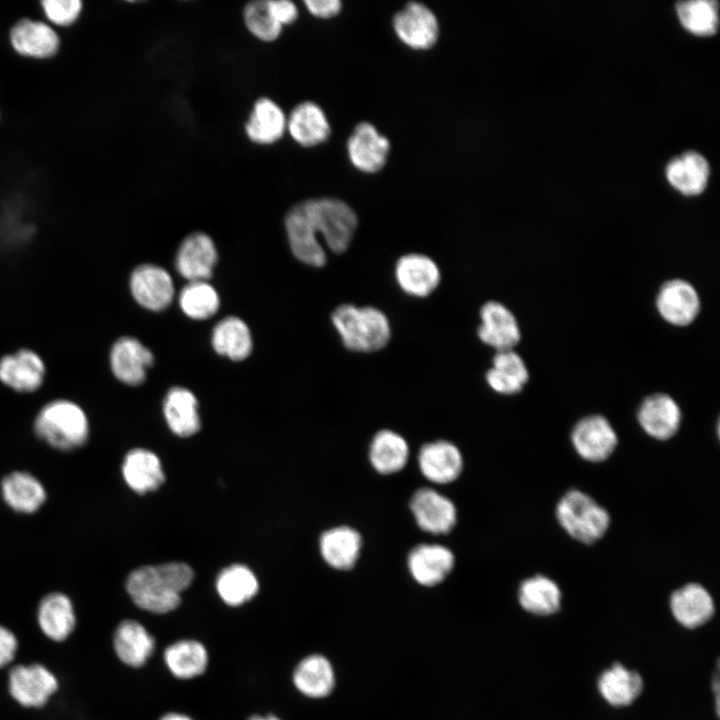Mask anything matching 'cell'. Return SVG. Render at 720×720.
I'll list each match as a JSON object with an SVG mask.
<instances>
[{"instance_id":"30bf717a","label":"cell","mask_w":720,"mask_h":720,"mask_svg":"<svg viewBox=\"0 0 720 720\" xmlns=\"http://www.w3.org/2000/svg\"><path fill=\"white\" fill-rule=\"evenodd\" d=\"M393 27L407 46L428 49L438 39L439 25L434 13L424 4L409 2L393 18Z\"/></svg>"},{"instance_id":"ac0fdd59","label":"cell","mask_w":720,"mask_h":720,"mask_svg":"<svg viewBox=\"0 0 720 720\" xmlns=\"http://www.w3.org/2000/svg\"><path fill=\"white\" fill-rule=\"evenodd\" d=\"M287 115L273 99L263 96L255 100L244 123V132L250 142L273 145L286 132Z\"/></svg>"},{"instance_id":"ee69618b","label":"cell","mask_w":720,"mask_h":720,"mask_svg":"<svg viewBox=\"0 0 720 720\" xmlns=\"http://www.w3.org/2000/svg\"><path fill=\"white\" fill-rule=\"evenodd\" d=\"M270 12L283 28L294 23L299 15L296 4L289 0H268Z\"/></svg>"},{"instance_id":"c3c4849f","label":"cell","mask_w":720,"mask_h":720,"mask_svg":"<svg viewBox=\"0 0 720 720\" xmlns=\"http://www.w3.org/2000/svg\"><path fill=\"white\" fill-rule=\"evenodd\" d=\"M249 720H280V719L274 715H268L266 717L255 715V716H252L251 718H249Z\"/></svg>"},{"instance_id":"ffe728a7","label":"cell","mask_w":720,"mask_h":720,"mask_svg":"<svg viewBox=\"0 0 720 720\" xmlns=\"http://www.w3.org/2000/svg\"><path fill=\"white\" fill-rule=\"evenodd\" d=\"M9 38L18 54L37 59L54 56L60 46L59 36L51 26L28 18L14 24Z\"/></svg>"},{"instance_id":"f35d334b","label":"cell","mask_w":720,"mask_h":720,"mask_svg":"<svg viewBox=\"0 0 720 720\" xmlns=\"http://www.w3.org/2000/svg\"><path fill=\"white\" fill-rule=\"evenodd\" d=\"M221 599L229 606H239L252 599L258 592V581L246 566L236 564L222 570L216 581Z\"/></svg>"},{"instance_id":"b9f144b4","label":"cell","mask_w":720,"mask_h":720,"mask_svg":"<svg viewBox=\"0 0 720 720\" xmlns=\"http://www.w3.org/2000/svg\"><path fill=\"white\" fill-rule=\"evenodd\" d=\"M242 19L247 31L262 42L276 41L283 28L272 16L268 0H254L245 4Z\"/></svg>"},{"instance_id":"7bdbcfd3","label":"cell","mask_w":720,"mask_h":720,"mask_svg":"<svg viewBox=\"0 0 720 720\" xmlns=\"http://www.w3.org/2000/svg\"><path fill=\"white\" fill-rule=\"evenodd\" d=\"M41 6L47 19L59 26L74 23L82 10L80 0H44Z\"/></svg>"},{"instance_id":"4316f807","label":"cell","mask_w":720,"mask_h":720,"mask_svg":"<svg viewBox=\"0 0 720 720\" xmlns=\"http://www.w3.org/2000/svg\"><path fill=\"white\" fill-rule=\"evenodd\" d=\"M122 475L127 485L139 494L158 489L165 480L157 455L142 448L132 449L126 454Z\"/></svg>"},{"instance_id":"1f68e13d","label":"cell","mask_w":720,"mask_h":720,"mask_svg":"<svg viewBox=\"0 0 720 720\" xmlns=\"http://www.w3.org/2000/svg\"><path fill=\"white\" fill-rule=\"evenodd\" d=\"M528 380V369L521 356L513 350L497 351L493 366L486 373L488 385L504 395L519 393Z\"/></svg>"},{"instance_id":"484cf974","label":"cell","mask_w":720,"mask_h":720,"mask_svg":"<svg viewBox=\"0 0 720 720\" xmlns=\"http://www.w3.org/2000/svg\"><path fill=\"white\" fill-rule=\"evenodd\" d=\"M597 688L607 703L624 707L639 697L643 690V679L637 671L628 669L621 663H614L600 674Z\"/></svg>"},{"instance_id":"603a6c76","label":"cell","mask_w":720,"mask_h":720,"mask_svg":"<svg viewBox=\"0 0 720 720\" xmlns=\"http://www.w3.org/2000/svg\"><path fill=\"white\" fill-rule=\"evenodd\" d=\"M670 609L679 624L694 629L712 618L715 605L712 596L702 585L689 583L672 593Z\"/></svg>"},{"instance_id":"5b68a950","label":"cell","mask_w":720,"mask_h":720,"mask_svg":"<svg viewBox=\"0 0 720 720\" xmlns=\"http://www.w3.org/2000/svg\"><path fill=\"white\" fill-rule=\"evenodd\" d=\"M561 527L575 540L592 544L606 533L610 516L592 497L579 490L568 491L556 506Z\"/></svg>"},{"instance_id":"8fae6325","label":"cell","mask_w":720,"mask_h":720,"mask_svg":"<svg viewBox=\"0 0 720 720\" xmlns=\"http://www.w3.org/2000/svg\"><path fill=\"white\" fill-rule=\"evenodd\" d=\"M55 676L40 664L18 665L9 674V691L25 707L43 706L57 689Z\"/></svg>"},{"instance_id":"4fadbf2b","label":"cell","mask_w":720,"mask_h":720,"mask_svg":"<svg viewBox=\"0 0 720 720\" xmlns=\"http://www.w3.org/2000/svg\"><path fill=\"white\" fill-rule=\"evenodd\" d=\"M109 360L112 373L120 382L137 386L145 381L154 356L138 339L123 336L112 345Z\"/></svg>"},{"instance_id":"f546056e","label":"cell","mask_w":720,"mask_h":720,"mask_svg":"<svg viewBox=\"0 0 720 720\" xmlns=\"http://www.w3.org/2000/svg\"><path fill=\"white\" fill-rule=\"evenodd\" d=\"M197 399L186 388H171L163 402V413L173 433L180 437H189L200 429Z\"/></svg>"},{"instance_id":"5bb4252c","label":"cell","mask_w":720,"mask_h":720,"mask_svg":"<svg viewBox=\"0 0 720 720\" xmlns=\"http://www.w3.org/2000/svg\"><path fill=\"white\" fill-rule=\"evenodd\" d=\"M45 374L43 359L31 349L22 348L0 358V381L17 392L36 391Z\"/></svg>"},{"instance_id":"277c9868","label":"cell","mask_w":720,"mask_h":720,"mask_svg":"<svg viewBox=\"0 0 720 720\" xmlns=\"http://www.w3.org/2000/svg\"><path fill=\"white\" fill-rule=\"evenodd\" d=\"M332 322L351 351H377L386 346L391 336L387 317L374 307L342 304L332 313Z\"/></svg>"},{"instance_id":"8992f818","label":"cell","mask_w":720,"mask_h":720,"mask_svg":"<svg viewBox=\"0 0 720 720\" xmlns=\"http://www.w3.org/2000/svg\"><path fill=\"white\" fill-rule=\"evenodd\" d=\"M571 441L580 457L596 463L610 457L617 446L618 438L604 416L589 415L575 424Z\"/></svg>"},{"instance_id":"7dc6e473","label":"cell","mask_w":720,"mask_h":720,"mask_svg":"<svg viewBox=\"0 0 720 720\" xmlns=\"http://www.w3.org/2000/svg\"><path fill=\"white\" fill-rule=\"evenodd\" d=\"M160 720H192V719L183 714L168 713V714L164 715Z\"/></svg>"},{"instance_id":"7402d4cb","label":"cell","mask_w":720,"mask_h":720,"mask_svg":"<svg viewBox=\"0 0 720 720\" xmlns=\"http://www.w3.org/2000/svg\"><path fill=\"white\" fill-rule=\"evenodd\" d=\"M408 569L413 579L423 586L441 583L454 566V555L440 544H420L408 554Z\"/></svg>"},{"instance_id":"ab89813d","label":"cell","mask_w":720,"mask_h":720,"mask_svg":"<svg viewBox=\"0 0 720 720\" xmlns=\"http://www.w3.org/2000/svg\"><path fill=\"white\" fill-rule=\"evenodd\" d=\"M719 5L716 0H685L676 4V13L682 26L699 36L717 32Z\"/></svg>"},{"instance_id":"8d00e7d4","label":"cell","mask_w":720,"mask_h":720,"mask_svg":"<svg viewBox=\"0 0 720 720\" xmlns=\"http://www.w3.org/2000/svg\"><path fill=\"white\" fill-rule=\"evenodd\" d=\"M252 337L247 324L240 318L229 316L219 321L213 329L214 350L231 360L241 361L252 351Z\"/></svg>"},{"instance_id":"6da1fadb","label":"cell","mask_w":720,"mask_h":720,"mask_svg":"<svg viewBox=\"0 0 720 720\" xmlns=\"http://www.w3.org/2000/svg\"><path fill=\"white\" fill-rule=\"evenodd\" d=\"M284 225L294 256L307 265L321 267L327 260L322 242L333 253L345 252L357 227V217L345 202L320 197L290 207Z\"/></svg>"},{"instance_id":"d6a6232c","label":"cell","mask_w":720,"mask_h":720,"mask_svg":"<svg viewBox=\"0 0 720 720\" xmlns=\"http://www.w3.org/2000/svg\"><path fill=\"white\" fill-rule=\"evenodd\" d=\"M114 649L126 665L140 667L151 656L155 642L148 631L138 622L126 620L119 624L114 634Z\"/></svg>"},{"instance_id":"4dcf8cb0","label":"cell","mask_w":720,"mask_h":720,"mask_svg":"<svg viewBox=\"0 0 720 720\" xmlns=\"http://www.w3.org/2000/svg\"><path fill=\"white\" fill-rule=\"evenodd\" d=\"M37 617L42 632L54 641L65 640L75 626L72 602L60 592L50 593L41 600Z\"/></svg>"},{"instance_id":"e575fe53","label":"cell","mask_w":720,"mask_h":720,"mask_svg":"<svg viewBox=\"0 0 720 720\" xmlns=\"http://www.w3.org/2000/svg\"><path fill=\"white\" fill-rule=\"evenodd\" d=\"M518 600L525 611L537 616H548L559 611L562 594L552 579L535 575L520 584Z\"/></svg>"},{"instance_id":"9a60e30c","label":"cell","mask_w":720,"mask_h":720,"mask_svg":"<svg viewBox=\"0 0 720 720\" xmlns=\"http://www.w3.org/2000/svg\"><path fill=\"white\" fill-rule=\"evenodd\" d=\"M681 418L679 405L665 393H655L646 397L637 412V419L642 429L657 440L672 438L680 427Z\"/></svg>"},{"instance_id":"52a82bcc","label":"cell","mask_w":720,"mask_h":720,"mask_svg":"<svg viewBox=\"0 0 720 720\" xmlns=\"http://www.w3.org/2000/svg\"><path fill=\"white\" fill-rule=\"evenodd\" d=\"M700 298L695 287L684 279L663 283L656 296V308L667 323L684 327L690 325L700 312Z\"/></svg>"},{"instance_id":"60d3db41","label":"cell","mask_w":720,"mask_h":720,"mask_svg":"<svg viewBox=\"0 0 720 720\" xmlns=\"http://www.w3.org/2000/svg\"><path fill=\"white\" fill-rule=\"evenodd\" d=\"M179 305L188 317L204 320L217 312L220 300L216 290L207 281H193L182 288Z\"/></svg>"},{"instance_id":"83f0119b","label":"cell","mask_w":720,"mask_h":720,"mask_svg":"<svg viewBox=\"0 0 720 720\" xmlns=\"http://www.w3.org/2000/svg\"><path fill=\"white\" fill-rule=\"evenodd\" d=\"M361 546V535L348 526L331 528L320 537V552L324 561L338 570H348L355 565Z\"/></svg>"},{"instance_id":"f1b7e54d","label":"cell","mask_w":720,"mask_h":720,"mask_svg":"<svg viewBox=\"0 0 720 720\" xmlns=\"http://www.w3.org/2000/svg\"><path fill=\"white\" fill-rule=\"evenodd\" d=\"M1 494L9 507L20 513H34L46 500L43 484L25 471L6 475L1 481Z\"/></svg>"},{"instance_id":"3957f363","label":"cell","mask_w":720,"mask_h":720,"mask_svg":"<svg viewBox=\"0 0 720 720\" xmlns=\"http://www.w3.org/2000/svg\"><path fill=\"white\" fill-rule=\"evenodd\" d=\"M34 431L51 447L70 451L87 442L90 430L87 415L78 404L67 399H55L37 413Z\"/></svg>"},{"instance_id":"bcb514c9","label":"cell","mask_w":720,"mask_h":720,"mask_svg":"<svg viewBox=\"0 0 720 720\" xmlns=\"http://www.w3.org/2000/svg\"><path fill=\"white\" fill-rule=\"evenodd\" d=\"M17 650V639L7 628L0 625V667L10 663Z\"/></svg>"},{"instance_id":"ba28073f","label":"cell","mask_w":720,"mask_h":720,"mask_svg":"<svg viewBox=\"0 0 720 720\" xmlns=\"http://www.w3.org/2000/svg\"><path fill=\"white\" fill-rule=\"evenodd\" d=\"M410 509L419 528L431 534H447L457 521L454 503L431 488L416 490L410 499Z\"/></svg>"},{"instance_id":"44dd1931","label":"cell","mask_w":720,"mask_h":720,"mask_svg":"<svg viewBox=\"0 0 720 720\" xmlns=\"http://www.w3.org/2000/svg\"><path fill=\"white\" fill-rule=\"evenodd\" d=\"M669 184L685 196L702 193L709 180L710 165L699 152L688 150L672 157L665 167Z\"/></svg>"},{"instance_id":"7c38bea8","label":"cell","mask_w":720,"mask_h":720,"mask_svg":"<svg viewBox=\"0 0 720 720\" xmlns=\"http://www.w3.org/2000/svg\"><path fill=\"white\" fill-rule=\"evenodd\" d=\"M217 258L212 238L197 231L183 239L176 255L175 267L189 282L207 281L212 276Z\"/></svg>"},{"instance_id":"e0dca14e","label":"cell","mask_w":720,"mask_h":720,"mask_svg":"<svg viewBox=\"0 0 720 720\" xmlns=\"http://www.w3.org/2000/svg\"><path fill=\"white\" fill-rule=\"evenodd\" d=\"M481 325L478 337L497 351L512 350L520 339L521 332L513 313L496 301L485 303L480 310Z\"/></svg>"},{"instance_id":"f6af8a7d","label":"cell","mask_w":720,"mask_h":720,"mask_svg":"<svg viewBox=\"0 0 720 720\" xmlns=\"http://www.w3.org/2000/svg\"><path fill=\"white\" fill-rule=\"evenodd\" d=\"M304 5L309 13L318 18H330L341 10L339 0H305Z\"/></svg>"},{"instance_id":"836d02e7","label":"cell","mask_w":720,"mask_h":720,"mask_svg":"<svg viewBox=\"0 0 720 720\" xmlns=\"http://www.w3.org/2000/svg\"><path fill=\"white\" fill-rule=\"evenodd\" d=\"M295 687L305 696L322 698L328 696L335 685L331 663L322 655H309L302 659L293 673Z\"/></svg>"},{"instance_id":"7a4b0ae2","label":"cell","mask_w":720,"mask_h":720,"mask_svg":"<svg viewBox=\"0 0 720 720\" xmlns=\"http://www.w3.org/2000/svg\"><path fill=\"white\" fill-rule=\"evenodd\" d=\"M193 580V571L185 563L171 562L144 566L128 576L126 589L133 602L143 610L162 614L176 609L181 592Z\"/></svg>"},{"instance_id":"cb8c5ba5","label":"cell","mask_w":720,"mask_h":720,"mask_svg":"<svg viewBox=\"0 0 720 720\" xmlns=\"http://www.w3.org/2000/svg\"><path fill=\"white\" fill-rule=\"evenodd\" d=\"M286 131L303 147H313L325 142L330 135V125L322 108L312 101H303L287 115Z\"/></svg>"},{"instance_id":"d6986e66","label":"cell","mask_w":720,"mask_h":720,"mask_svg":"<svg viewBox=\"0 0 720 720\" xmlns=\"http://www.w3.org/2000/svg\"><path fill=\"white\" fill-rule=\"evenodd\" d=\"M418 465L422 475L436 484L455 481L462 472L463 458L451 442L438 440L423 445L418 453Z\"/></svg>"},{"instance_id":"2e32d148","label":"cell","mask_w":720,"mask_h":720,"mask_svg":"<svg viewBox=\"0 0 720 720\" xmlns=\"http://www.w3.org/2000/svg\"><path fill=\"white\" fill-rule=\"evenodd\" d=\"M389 150L388 139L368 122L359 123L347 142L350 161L366 173L380 170L386 163Z\"/></svg>"},{"instance_id":"9c48e42d","label":"cell","mask_w":720,"mask_h":720,"mask_svg":"<svg viewBox=\"0 0 720 720\" xmlns=\"http://www.w3.org/2000/svg\"><path fill=\"white\" fill-rule=\"evenodd\" d=\"M130 290L133 298L141 306L152 311L164 310L174 297V285L170 274L154 264H141L132 271Z\"/></svg>"},{"instance_id":"d590c367","label":"cell","mask_w":720,"mask_h":720,"mask_svg":"<svg viewBox=\"0 0 720 720\" xmlns=\"http://www.w3.org/2000/svg\"><path fill=\"white\" fill-rule=\"evenodd\" d=\"M409 446L406 440L391 430H381L373 437L369 459L373 468L381 474L400 471L407 463Z\"/></svg>"},{"instance_id":"d4e9b609","label":"cell","mask_w":720,"mask_h":720,"mask_svg":"<svg viewBox=\"0 0 720 720\" xmlns=\"http://www.w3.org/2000/svg\"><path fill=\"white\" fill-rule=\"evenodd\" d=\"M395 277L407 294L426 297L438 286L440 271L435 262L426 255L407 254L397 261Z\"/></svg>"},{"instance_id":"74e56055","label":"cell","mask_w":720,"mask_h":720,"mask_svg":"<svg viewBox=\"0 0 720 720\" xmlns=\"http://www.w3.org/2000/svg\"><path fill=\"white\" fill-rule=\"evenodd\" d=\"M164 661L175 677L191 679L206 670L208 654L200 642L181 640L165 649Z\"/></svg>"}]
</instances>
